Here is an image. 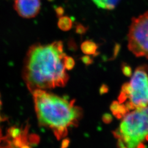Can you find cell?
<instances>
[{"mask_svg":"<svg viewBox=\"0 0 148 148\" xmlns=\"http://www.w3.org/2000/svg\"><path fill=\"white\" fill-rule=\"evenodd\" d=\"M98 8L106 10L114 9L120 0H92Z\"/></svg>","mask_w":148,"mask_h":148,"instance_id":"cell-8","label":"cell"},{"mask_svg":"<svg viewBox=\"0 0 148 148\" xmlns=\"http://www.w3.org/2000/svg\"><path fill=\"white\" fill-rule=\"evenodd\" d=\"M127 40L131 53L137 57L148 59V11L132 19Z\"/></svg>","mask_w":148,"mask_h":148,"instance_id":"cell-5","label":"cell"},{"mask_svg":"<svg viewBox=\"0 0 148 148\" xmlns=\"http://www.w3.org/2000/svg\"><path fill=\"white\" fill-rule=\"evenodd\" d=\"M14 8L19 16L32 18L37 16L41 9V0H15Z\"/></svg>","mask_w":148,"mask_h":148,"instance_id":"cell-7","label":"cell"},{"mask_svg":"<svg viewBox=\"0 0 148 148\" xmlns=\"http://www.w3.org/2000/svg\"><path fill=\"white\" fill-rule=\"evenodd\" d=\"M114 133L120 148H144L148 142V105L129 111Z\"/></svg>","mask_w":148,"mask_h":148,"instance_id":"cell-3","label":"cell"},{"mask_svg":"<svg viewBox=\"0 0 148 148\" xmlns=\"http://www.w3.org/2000/svg\"><path fill=\"white\" fill-rule=\"evenodd\" d=\"M1 106H2V102H1V98H0V110H1Z\"/></svg>","mask_w":148,"mask_h":148,"instance_id":"cell-14","label":"cell"},{"mask_svg":"<svg viewBox=\"0 0 148 148\" xmlns=\"http://www.w3.org/2000/svg\"><path fill=\"white\" fill-rule=\"evenodd\" d=\"M83 61L85 63H86L88 64V63H90L91 62V60L90 59V58L88 57H85L83 58Z\"/></svg>","mask_w":148,"mask_h":148,"instance_id":"cell-12","label":"cell"},{"mask_svg":"<svg viewBox=\"0 0 148 148\" xmlns=\"http://www.w3.org/2000/svg\"><path fill=\"white\" fill-rule=\"evenodd\" d=\"M81 49L84 53L86 54H94L96 53L97 46L95 43L86 41L82 43Z\"/></svg>","mask_w":148,"mask_h":148,"instance_id":"cell-9","label":"cell"},{"mask_svg":"<svg viewBox=\"0 0 148 148\" xmlns=\"http://www.w3.org/2000/svg\"><path fill=\"white\" fill-rule=\"evenodd\" d=\"M3 135L2 134V132H1V130H0V144H1V142H2V138H3Z\"/></svg>","mask_w":148,"mask_h":148,"instance_id":"cell-13","label":"cell"},{"mask_svg":"<svg viewBox=\"0 0 148 148\" xmlns=\"http://www.w3.org/2000/svg\"><path fill=\"white\" fill-rule=\"evenodd\" d=\"M39 124L50 129L58 140L66 137L69 128L76 127L82 117V109L69 100L45 90L32 92Z\"/></svg>","mask_w":148,"mask_h":148,"instance_id":"cell-2","label":"cell"},{"mask_svg":"<svg viewBox=\"0 0 148 148\" xmlns=\"http://www.w3.org/2000/svg\"><path fill=\"white\" fill-rule=\"evenodd\" d=\"M117 101L127 112L148 105V66L137 67L129 82L122 86Z\"/></svg>","mask_w":148,"mask_h":148,"instance_id":"cell-4","label":"cell"},{"mask_svg":"<svg viewBox=\"0 0 148 148\" xmlns=\"http://www.w3.org/2000/svg\"><path fill=\"white\" fill-rule=\"evenodd\" d=\"M66 56L61 41L32 46L27 53L23 72L28 89L32 92L64 87L69 79L65 66Z\"/></svg>","mask_w":148,"mask_h":148,"instance_id":"cell-1","label":"cell"},{"mask_svg":"<svg viewBox=\"0 0 148 148\" xmlns=\"http://www.w3.org/2000/svg\"><path fill=\"white\" fill-rule=\"evenodd\" d=\"M58 27L63 31H68L73 25V22L71 19L68 16H62L60 18L58 21Z\"/></svg>","mask_w":148,"mask_h":148,"instance_id":"cell-10","label":"cell"},{"mask_svg":"<svg viewBox=\"0 0 148 148\" xmlns=\"http://www.w3.org/2000/svg\"><path fill=\"white\" fill-rule=\"evenodd\" d=\"M38 142V137L30 133L29 125L11 127L3 136L0 148H32Z\"/></svg>","mask_w":148,"mask_h":148,"instance_id":"cell-6","label":"cell"},{"mask_svg":"<svg viewBox=\"0 0 148 148\" xmlns=\"http://www.w3.org/2000/svg\"><path fill=\"white\" fill-rule=\"evenodd\" d=\"M75 65V61L74 59L69 56H66L65 60V66L66 70H69L73 69Z\"/></svg>","mask_w":148,"mask_h":148,"instance_id":"cell-11","label":"cell"}]
</instances>
